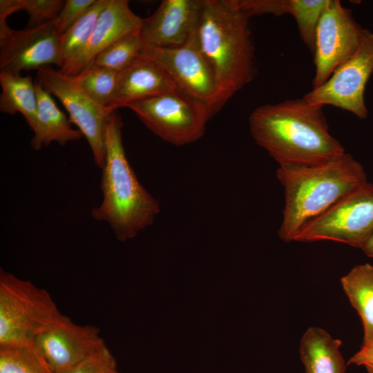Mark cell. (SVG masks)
Listing matches in <instances>:
<instances>
[{
  "label": "cell",
  "mask_w": 373,
  "mask_h": 373,
  "mask_svg": "<svg viewBox=\"0 0 373 373\" xmlns=\"http://www.w3.org/2000/svg\"><path fill=\"white\" fill-rule=\"evenodd\" d=\"M143 44L140 30L135 31L109 45L90 64L119 73L140 57Z\"/></svg>",
  "instance_id": "22"
},
{
  "label": "cell",
  "mask_w": 373,
  "mask_h": 373,
  "mask_svg": "<svg viewBox=\"0 0 373 373\" xmlns=\"http://www.w3.org/2000/svg\"><path fill=\"white\" fill-rule=\"evenodd\" d=\"M203 0H163L143 19L140 34L144 44L162 48L185 44L195 33Z\"/></svg>",
  "instance_id": "14"
},
{
  "label": "cell",
  "mask_w": 373,
  "mask_h": 373,
  "mask_svg": "<svg viewBox=\"0 0 373 373\" xmlns=\"http://www.w3.org/2000/svg\"><path fill=\"white\" fill-rule=\"evenodd\" d=\"M342 289L359 315L363 327V345L373 341V265H358L341 278Z\"/></svg>",
  "instance_id": "19"
},
{
  "label": "cell",
  "mask_w": 373,
  "mask_h": 373,
  "mask_svg": "<svg viewBox=\"0 0 373 373\" xmlns=\"http://www.w3.org/2000/svg\"><path fill=\"white\" fill-rule=\"evenodd\" d=\"M122 126L115 110L105 128L106 158L100 185L102 200L92 209L91 216L97 221L108 223L116 238L126 242L153 223L160 205L140 184L127 160Z\"/></svg>",
  "instance_id": "4"
},
{
  "label": "cell",
  "mask_w": 373,
  "mask_h": 373,
  "mask_svg": "<svg viewBox=\"0 0 373 373\" xmlns=\"http://www.w3.org/2000/svg\"><path fill=\"white\" fill-rule=\"evenodd\" d=\"M365 368L368 373H373V366H367Z\"/></svg>",
  "instance_id": "33"
},
{
  "label": "cell",
  "mask_w": 373,
  "mask_h": 373,
  "mask_svg": "<svg viewBox=\"0 0 373 373\" xmlns=\"http://www.w3.org/2000/svg\"><path fill=\"white\" fill-rule=\"evenodd\" d=\"M118 74L116 71L91 64L72 77L91 99L108 108L115 92Z\"/></svg>",
  "instance_id": "21"
},
{
  "label": "cell",
  "mask_w": 373,
  "mask_h": 373,
  "mask_svg": "<svg viewBox=\"0 0 373 373\" xmlns=\"http://www.w3.org/2000/svg\"><path fill=\"white\" fill-rule=\"evenodd\" d=\"M104 343L97 327L76 324L62 314L33 345L54 373H68Z\"/></svg>",
  "instance_id": "13"
},
{
  "label": "cell",
  "mask_w": 373,
  "mask_h": 373,
  "mask_svg": "<svg viewBox=\"0 0 373 373\" xmlns=\"http://www.w3.org/2000/svg\"><path fill=\"white\" fill-rule=\"evenodd\" d=\"M52 64L62 66L61 35L54 21L31 29H12L0 38V72L21 74Z\"/></svg>",
  "instance_id": "12"
},
{
  "label": "cell",
  "mask_w": 373,
  "mask_h": 373,
  "mask_svg": "<svg viewBox=\"0 0 373 373\" xmlns=\"http://www.w3.org/2000/svg\"><path fill=\"white\" fill-rule=\"evenodd\" d=\"M37 95V122L33 129L31 147L40 150L52 142L61 146L69 142L81 139L79 130L72 127L70 119L57 106L52 95L36 79L35 80Z\"/></svg>",
  "instance_id": "17"
},
{
  "label": "cell",
  "mask_w": 373,
  "mask_h": 373,
  "mask_svg": "<svg viewBox=\"0 0 373 373\" xmlns=\"http://www.w3.org/2000/svg\"><path fill=\"white\" fill-rule=\"evenodd\" d=\"M36 79L65 107L71 122L86 138L95 165L102 169L106 158V125L113 111L91 99L72 77L64 75L50 66L37 70Z\"/></svg>",
  "instance_id": "9"
},
{
  "label": "cell",
  "mask_w": 373,
  "mask_h": 373,
  "mask_svg": "<svg viewBox=\"0 0 373 373\" xmlns=\"http://www.w3.org/2000/svg\"><path fill=\"white\" fill-rule=\"evenodd\" d=\"M348 365L373 366V341L365 345L350 357Z\"/></svg>",
  "instance_id": "31"
},
{
  "label": "cell",
  "mask_w": 373,
  "mask_h": 373,
  "mask_svg": "<svg viewBox=\"0 0 373 373\" xmlns=\"http://www.w3.org/2000/svg\"><path fill=\"white\" fill-rule=\"evenodd\" d=\"M276 176L285 194L278 236L286 242L294 241L305 224L367 182L363 166L345 152L320 165L279 166Z\"/></svg>",
  "instance_id": "3"
},
{
  "label": "cell",
  "mask_w": 373,
  "mask_h": 373,
  "mask_svg": "<svg viewBox=\"0 0 373 373\" xmlns=\"http://www.w3.org/2000/svg\"><path fill=\"white\" fill-rule=\"evenodd\" d=\"M126 107L152 133L175 146L201 138L212 117L206 104L179 90L132 102Z\"/></svg>",
  "instance_id": "6"
},
{
  "label": "cell",
  "mask_w": 373,
  "mask_h": 373,
  "mask_svg": "<svg viewBox=\"0 0 373 373\" xmlns=\"http://www.w3.org/2000/svg\"><path fill=\"white\" fill-rule=\"evenodd\" d=\"M323 107L304 97L259 106L249 118L251 135L279 166L325 164L345 151L329 133Z\"/></svg>",
  "instance_id": "1"
},
{
  "label": "cell",
  "mask_w": 373,
  "mask_h": 373,
  "mask_svg": "<svg viewBox=\"0 0 373 373\" xmlns=\"http://www.w3.org/2000/svg\"><path fill=\"white\" fill-rule=\"evenodd\" d=\"M231 8L254 15L280 17L289 13V0H224Z\"/></svg>",
  "instance_id": "27"
},
{
  "label": "cell",
  "mask_w": 373,
  "mask_h": 373,
  "mask_svg": "<svg viewBox=\"0 0 373 373\" xmlns=\"http://www.w3.org/2000/svg\"><path fill=\"white\" fill-rule=\"evenodd\" d=\"M178 90L155 61L140 57L118 74L114 96L108 108L114 111L128 104Z\"/></svg>",
  "instance_id": "16"
},
{
  "label": "cell",
  "mask_w": 373,
  "mask_h": 373,
  "mask_svg": "<svg viewBox=\"0 0 373 373\" xmlns=\"http://www.w3.org/2000/svg\"><path fill=\"white\" fill-rule=\"evenodd\" d=\"M0 373H54L34 345L0 347Z\"/></svg>",
  "instance_id": "24"
},
{
  "label": "cell",
  "mask_w": 373,
  "mask_h": 373,
  "mask_svg": "<svg viewBox=\"0 0 373 373\" xmlns=\"http://www.w3.org/2000/svg\"><path fill=\"white\" fill-rule=\"evenodd\" d=\"M115 370H117L115 359L104 343L68 373H111Z\"/></svg>",
  "instance_id": "28"
},
{
  "label": "cell",
  "mask_w": 373,
  "mask_h": 373,
  "mask_svg": "<svg viewBox=\"0 0 373 373\" xmlns=\"http://www.w3.org/2000/svg\"><path fill=\"white\" fill-rule=\"evenodd\" d=\"M142 20L132 11L128 1L108 0L97 19L88 41L58 70L66 76H76L109 45L125 35L139 30Z\"/></svg>",
  "instance_id": "15"
},
{
  "label": "cell",
  "mask_w": 373,
  "mask_h": 373,
  "mask_svg": "<svg viewBox=\"0 0 373 373\" xmlns=\"http://www.w3.org/2000/svg\"><path fill=\"white\" fill-rule=\"evenodd\" d=\"M361 249L366 256L373 258V233Z\"/></svg>",
  "instance_id": "32"
},
{
  "label": "cell",
  "mask_w": 373,
  "mask_h": 373,
  "mask_svg": "<svg viewBox=\"0 0 373 373\" xmlns=\"http://www.w3.org/2000/svg\"><path fill=\"white\" fill-rule=\"evenodd\" d=\"M250 17L224 0H203L196 39L217 86L216 113L256 76Z\"/></svg>",
  "instance_id": "2"
},
{
  "label": "cell",
  "mask_w": 373,
  "mask_h": 373,
  "mask_svg": "<svg viewBox=\"0 0 373 373\" xmlns=\"http://www.w3.org/2000/svg\"><path fill=\"white\" fill-rule=\"evenodd\" d=\"M29 20L26 29L39 27L56 19L64 6L63 0H20Z\"/></svg>",
  "instance_id": "26"
},
{
  "label": "cell",
  "mask_w": 373,
  "mask_h": 373,
  "mask_svg": "<svg viewBox=\"0 0 373 373\" xmlns=\"http://www.w3.org/2000/svg\"><path fill=\"white\" fill-rule=\"evenodd\" d=\"M140 57L157 63L179 90L206 104L212 117L218 98L215 78L196 39V33L184 45L162 48L143 44Z\"/></svg>",
  "instance_id": "11"
},
{
  "label": "cell",
  "mask_w": 373,
  "mask_h": 373,
  "mask_svg": "<svg viewBox=\"0 0 373 373\" xmlns=\"http://www.w3.org/2000/svg\"><path fill=\"white\" fill-rule=\"evenodd\" d=\"M62 315L49 293L0 270V347L32 345Z\"/></svg>",
  "instance_id": "5"
},
{
  "label": "cell",
  "mask_w": 373,
  "mask_h": 373,
  "mask_svg": "<svg viewBox=\"0 0 373 373\" xmlns=\"http://www.w3.org/2000/svg\"><path fill=\"white\" fill-rule=\"evenodd\" d=\"M363 29L351 10L329 0L316 27L314 48L313 88L323 85L356 50Z\"/></svg>",
  "instance_id": "10"
},
{
  "label": "cell",
  "mask_w": 373,
  "mask_h": 373,
  "mask_svg": "<svg viewBox=\"0 0 373 373\" xmlns=\"http://www.w3.org/2000/svg\"><path fill=\"white\" fill-rule=\"evenodd\" d=\"M95 0H66L54 21L60 35L73 26L95 3Z\"/></svg>",
  "instance_id": "29"
},
{
  "label": "cell",
  "mask_w": 373,
  "mask_h": 373,
  "mask_svg": "<svg viewBox=\"0 0 373 373\" xmlns=\"http://www.w3.org/2000/svg\"><path fill=\"white\" fill-rule=\"evenodd\" d=\"M19 10H22L20 0H0V38L12 30L6 21L8 16Z\"/></svg>",
  "instance_id": "30"
},
{
  "label": "cell",
  "mask_w": 373,
  "mask_h": 373,
  "mask_svg": "<svg viewBox=\"0 0 373 373\" xmlns=\"http://www.w3.org/2000/svg\"><path fill=\"white\" fill-rule=\"evenodd\" d=\"M111 373H119V372L117 370H115V371H113V372H112Z\"/></svg>",
  "instance_id": "34"
},
{
  "label": "cell",
  "mask_w": 373,
  "mask_h": 373,
  "mask_svg": "<svg viewBox=\"0 0 373 373\" xmlns=\"http://www.w3.org/2000/svg\"><path fill=\"white\" fill-rule=\"evenodd\" d=\"M0 111L9 115L20 113L32 131L37 116V95L30 75L0 72Z\"/></svg>",
  "instance_id": "20"
},
{
  "label": "cell",
  "mask_w": 373,
  "mask_h": 373,
  "mask_svg": "<svg viewBox=\"0 0 373 373\" xmlns=\"http://www.w3.org/2000/svg\"><path fill=\"white\" fill-rule=\"evenodd\" d=\"M341 341L318 327H309L300 338L299 353L305 373H345Z\"/></svg>",
  "instance_id": "18"
},
{
  "label": "cell",
  "mask_w": 373,
  "mask_h": 373,
  "mask_svg": "<svg viewBox=\"0 0 373 373\" xmlns=\"http://www.w3.org/2000/svg\"><path fill=\"white\" fill-rule=\"evenodd\" d=\"M373 233V184L367 182L309 222L294 241L331 240L362 249Z\"/></svg>",
  "instance_id": "7"
},
{
  "label": "cell",
  "mask_w": 373,
  "mask_h": 373,
  "mask_svg": "<svg viewBox=\"0 0 373 373\" xmlns=\"http://www.w3.org/2000/svg\"><path fill=\"white\" fill-rule=\"evenodd\" d=\"M329 0H289V15L295 19L300 37L314 51L315 33L320 18Z\"/></svg>",
  "instance_id": "25"
},
{
  "label": "cell",
  "mask_w": 373,
  "mask_h": 373,
  "mask_svg": "<svg viewBox=\"0 0 373 373\" xmlns=\"http://www.w3.org/2000/svg\"><path fill=\"white\" fill-rule=\"evenodd\" d=\"M373 72V32L363 29L360 44L352 56L341 64L321 86L304 95L309 103L331 105L361 119L367 116L364 93Z\"/></svg>",
  "instance_id": "8"
},
{
  "label": "cell",
  "mask_w": 373,
  "mask_h": 373,
  "mask_svg": "<svg viewBox=\"0 0 373 373\" xmlns=\"http://www.w3.org/2000/svg\"><path fill=\"white\" fill-rule=\"evenodd\" d=\"M108 3V0H95L87 12L61 35L62 66L88 41L99 16Z\"/></svg>",
  "instance_id": "23"
}]
</instances>
